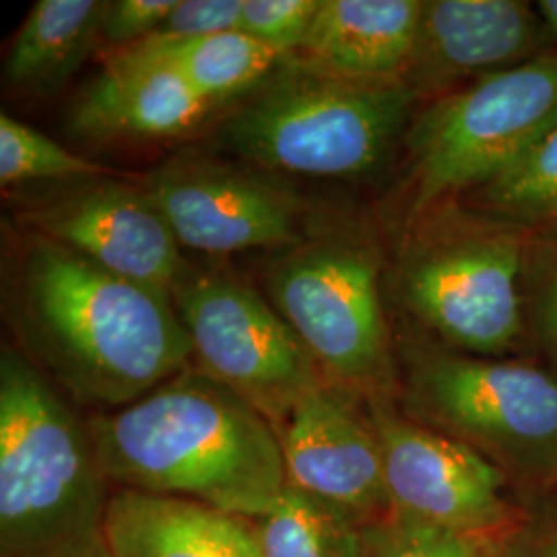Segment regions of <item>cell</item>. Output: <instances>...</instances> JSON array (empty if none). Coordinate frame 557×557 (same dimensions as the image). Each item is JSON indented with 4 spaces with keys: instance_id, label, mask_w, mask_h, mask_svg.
<instances>
[{
    "instance_id": "obj_1",
    "label": "cell",
    "mask_w": 557,
    "mask_h": 557,
    "mask_svg": "<svg viewBox=\"0 0 557 557\" xmlns=\"http://www.w3.org/2000/svg\"><path fill=\"white\" fill-rule=\"evenodd\" d=\"M4 294L23 354L98 413L149 395L195 359L172 296L36 232L17 246Z\"/></svg>"
},
{
    "instance_id": "obj_2",
    "label": "cell",
    "mask_w": 557,
    "mask_h": 557,
    "mask_svg": "<svg viewBox=\"0 0 557 557\" xmlns=\"http://www.w3.org/2000/svg\"><path fill=\"white\" fill-rule=\"evenodd\" d=\"M87 425L114 490L190 499L255 520L287 487L275 425L199 368L122 409L96 413Z\"/></svg>"
},
{
    "instance_id": "obj_3",
    "label": "cell",
    "mask_w": 557,
    "mask_h": 557,
    "mask_svg": "<svg viewBox=\"0 0 557 557\" xmlns=\"http://www.w3.org/2000/svg\"><path fill=\"white\" fill-rule=\"evenodd\" d=\"M87 421L17 347L0 354V557H73L114 490Z\"/></svg>"
},
{
    "instance_id": "obj_4",
    "label": "cell",
    "mask_w": 557,
    "mask_h": 557,
    "mask_svg": "<svg viewBox=\"0 0 557 557\" xmlns=\"http://www.w3.org/2000/svg\"><path fill=\"white\" fill-rule=\"evenodd\" d=\"M418 103L400 77H347L289 57L221 120L213 145L271 174L356 180L391 158Z\"/></svg>"
},
{
    "instance_id": "obj_5",
    "label": "cell",
    "mask_w": 557,
    "mask_h": 557,
    "mask_svg": "<svg viewBox=\"0 0 557 557\" xmlns=\"http://www.w3.org/2000/svg\"><path fill=\"white\" fill-rule=\"evenodd\" d=\"M531 230L465 202L416 221L398 260L405 308L455 351L506 358L531 338L524 269Z\"/></svg>"
},
{
    "instance_id": "obj_6",
    "label": "cell",
    "mask_w": 557,
    "mask_h": 557,
    "mask_svg": "<svg viewBox=\"0 0 557 557\" xmlns=\"http://www.w3.org/2000/svg\"><path fill=\"white\" fill-rule=\"evenodd\" d=\"M405 366L407 418L462 442L508 478L557 481V379L522 359L416 345Z\"/></svg>"
},
{
    "instance_id": "obj_7",
    "label": "cell",
    "mask_w": 557,
    "mask_h": 557,
    "mask_svg": "<svg viewBox=\"0 0 557 557\" xmlns=\"http://www.w3.org/2000/svg\"><path fill=\"white\" fill-rule=\"evenodd\" d=\"M557 124V50L430 100L405 133L409 221L467 199Z\"/></svg>"
},
{
    "instance_id": "obj_8",
    "label": "cell",
    "mask_w": 557,
    "mask_h": 557,
    "mask_svg": "<svg viewBox=\"0 0 557 557\" xmlns=\"http://www.w3.org/2000/svg\"><path fill=\"white\" fill-rule=\"evenodd\" d=\"M267 287L331 386L366 403L388 398L397 372L372 239L356 232L306 239L273 262Z\"/></svg>"
},
{
    "instance_id": "obj_9",
    "label": "cell",
    "mask_w": 557,
    "mask_h": 557,
    "mask_svg": "<svg viewBox=\"0 0 557 557\" xmlns=\"http://www.w3.org/2000/svg\"><path fill=\"white\" fill-rule=\"evenodd\" d=\"M197 368L278 425L299 398L326 382L277 308L221 273L184 275L172 292Z\"/></svg>"
},
{
    "instance_id": "obj_10",
    "label": "cell",
    "mask_w": 557,
    "mask_h": 557,
    "mask_svg": "<svg viewBox=\"0 0 557 557\" xmlns=\"http://www.w3.org/2000/svg\"><path fill=\"white\" fill-rule=\"evenodd\" d=\"M180 246L232 255L296 248L306 242L308 207L285 180L246 161L182 149L143 184Z\"/></svg>"
},
{
    "instance_id": "obj_11",
    "label": "cell",
    "mask_w": 557,
    "mask_h": 557,
    "mask_svg": "<svg viewBox=\"0 0 557 557\" xmlns=\"http://www.w3.org/2000/svg\"><path fill=\"white\" fill-rule=\"evenodd\" d=\"M29 232L100 264L119 277L172 296L184 275L180 242L145 186L71 180L23 202Z\"/></svg>"
},
{
    "instance_id": "obj_12",
    "label": "cell",
    "mask_w": 557,
    "mask_h": 557,
    "mask_svg": "<svg viewBox=\"0 0 557 557\" xmlns=\"http://www.w3.org/2000/svg\"><path fill=\"white\" fill-rule=\"evenodd\" d=\"M366 405L379 436L393 515L487 541L506 524V475L494 462L398 413L388 398Z\"/></svg>"
},
{
    "instance_id": "obj_13",
    "label": "cell",
    "mask_w": 557,
    "mask_h": 557,
    "mask_svg": "<svg viewBox=\"0 0 557 557\" xmlns=\"http://www.w3.org/2000/svg\"><path fill=\"white\" fill-rule=\"evenodd\" d=\"M358 398L322 382L277 430L287 485L374 527L393 515L379 436Z\"/></svg>"
},
{
    "instance_id": "obj_14",
    "label": "cell",
    "mask_w": 557,
    "mask_h": 557,
    "mask_svg": "<svg viewBox=\"0 0 557 557\" xmlns=\"http://www.w3.org/2000/svg\"><path fill=\"white\" fill-rule=\"evenodd\" d=\"M556 46L527 0H423L405 81L419 100H436L524 66Z\"/></svg>"
},
{
    "instance_id": "obj_15",
    "label": "cell",
    "mask_w": 557,
    "mask_h": 557,
    "mask_svg": "<svg viewBox=\"0 0 557 557\" xmlns=\"http://www.w3.org/2000/svg\"><path fill=\"white\" fill-rule=\"evenodd\" d=\"M211 106L168 62L143 46L119 50L89 81L69 114L87 140L168 139L188 133Z\"/></svg>"
},
{
    "instance_id": "obj_16",
    "label": "cell",
    "mask_w": 557,
    "mask_h": 557,
    "mask_svg": "<svg viewBox=\"0 0 557 557\" xmlns=\"http://www.w3.org/2000/svg\"><path fill=\"white\" fill-rule=\"evenodd\" d=\"M101 537L112 557H262L252 518L128 490L112 492Z\"/></svg>"
},
{
    "instance_id": "obj_17",
    "label": "cell",
    "mask_w": 557,
    "mask_h": 557,
    "mask_svg": "<svg viewBox=\"0 0 557 557\" xmlns=\"http://www.w3.org/2000/svg\"><path fill=\"white\" fill-rule=\"evenodd\" d=\"M423 0H322L296 59L359 79L400 77Z\"/></svg>"
},
{
    "instance_id": "obj_18",
    "label": "cell",
    "mask_w": 557,
    "mask_h": 557,
    "mask_svg": "<svg viewBox=\"0 0 557 557\" xmlns=\"http://www.w3.org/2000/svg\"><path fill=\"white\" fill-rule=\"evenodd\" d=\"M106 0H38L11 41L4 79L21 94L52 96L101 44Z\"/></svg>"
},
{
    "instance_id": "obj_19",
    "label": "cell",
    "mask_w": 557,
    "mask_h": 557,
    "mask_svg": "<svg viewBox=\"0 0 557 557\" xmlns=\"http://www.w3.org/2000/svg\"><path fill=\"white\" fill-rule=\"evenodd\" d=\"M139 46L168 62L211 108L242 100L287 59L242 29L190 40L151 36Z\"/></svg>"
},
{
    "instance_id": "obj_20",
    "label": "cell",
    "mask_w": 557,
    "mask_h": 557,
    "mask_svg": "<svg viewBox=\"0 0 557 557\" xmlns=\"http://www.w3.org/2000/svg\"><path fill=\"white\" fill-rule=\"evenodd\" d=\"M252 522L262 557H370L368 527L289 485Z\"/></svg>"
},
{
    "instance_id": "obj_21",
    "label": "cell",
    "mask_w": 557,
    "mask_h": 557,
    "mask_svg": "<svg viewBox=\"0 0 557 557\" xmlns=\"http://www.w3.org/2000/svg\"><path fill=\"white\" fill-rule=\"evenodd\" d=\"M462 202L529 230L556 225L557 124L520 160Z\"/></svg>"
},
{
    "instance_id": "obj_22",
    "label": "cell",
    "mask_w": 557,
    "mask_h": 557,
    "mask_svg": "<svg viewBox=\"0 0 557 557\" xmlns=\"http://www.w3.org/2000/svg\"><path fill=\"white\" fill-rule=\"evenodd\" d=\"M108 170L75 156L57 140L20 120L0 116V182L4 188L29 182H71L98 178Z\"/></svg>"
},
{
    "instance_id": "obj_23",
    "label": "cell",
    "mask_w": 557,
    "mask_h": 557,
    "mask_svg": "<svg viewBox=\"0 0 557 557\" xmlns=\"http://www.w3.org/2000/svg\"><path fill=\"white\" fill-rule=\"evenodd\" d=\"M529 335L557 379V223L531 230L524 269Z\"/></svg>"
},
{
    "instance_id": "obj_24",
    "label": "cell",
    "mask_w": 557,
    "mask_h": 557,
    "mask_svg": "<svg viewBox=\"0 0 557 557\" xmlns=\"http://www.w3.org/2000/svg\"><path fill=\"white\" fill-rule=\"evenodd\" d=\"M368 545L370 557H483L492 543L487 539L391 515L379 524L368 527Z\"/></svg>"
},
{
    "instance_id": "obj_25",
    "label": "cell",
    "mask_w": 557,
    "mask_h": 557,
    "mask_svg": "<svg viewBox=\"0 0 557 557\" xmlns=\"http://www.w3.org/2000/svg\"><path fill=\"white\" fill-rule=\"evenodd\" d=\"M322 0H244L239 29L294 57L306 38Z\"/></svg>"
},
{
    "instance_id": "obj_26",
    "label": "cell",
    "mask_w": 557,
    "mask_h": 557,
    "mask_svg": "<svg viewBox=\"0 0 557 557\" xmlns=\"http://www.w3.org/2000/svg\"><path fill=\"white\" fill-rule=\"evenodd\" d=\"M244 0H178L160 29L165 40H190L239 29Z\"/></svg>"
},
{
    "instance_id": "obj_27",
    "label": "cell",
    "mask_w": 557,
    "mask_h": 557,
    "mask_svg": "<svg viewBox=\"0 0 557 557\" xmlns=\"http://www.w3.org/2000/svg\"><path fill=\"white\" fill-rule=\"evenodd\" d=\"M178 0H114L106 4L101 20V44L131 48L151 38Z\"/></svg>"
},
{
    "instance_id": "obj_28",
    "label": "cell",
    "mask_w": 557,
    "mask_h": 557,
    "mask_svg": "<svg viewBox=\"0 0 557 557\" xmlns=\"http://www.w3.org/2000/svg\"><path fill=\"white\" fill-rule=\"evenodd\" d=\"M535 4H537L539 15L545 23L557 50V0H539Z\"/></svg>"
},
{
    "instance_id": "obj_29",
    "label": "cell",
    "mask_w": 557,
    "mask_h": 557,
    "mask_svg": "<svg viewBox=\"0 0 557 557\" xmlns=\"http://www.w3.org/2000/svg\"><path fill=\"white\" fill-rule=\"evenodd\" d=\"M73 557H112L108 554V549H106V543H103V537L100 541H96V543H91L89 547H85V549H81L79 554H75Z\"/></svg>"
},
{
    "instance_id": "obj_30",
    "label": "cell",
    "mask_w": 557,
    "mask_h": 557,
    "mask_svg": "<svg viewBox=\"0 0 557 557\" xmlns=\"http://www.w3.org/2000/svg\"><path fill=\"white\" fill-rule=\"evenodd\" d=\"M483 557H504V554L499 552L496 545H490V547H487V552L483 554Z\"/></svg>"
},
{
    "instance_id": "obj_31",
    "label": "cell",
    "mask_w": 557,
    "mask_h": 557,
    "mask_svg": "<svg viewBox=\"0 0 557 557\" xmlns=\"http://www.w3.org/2000/svg\"><path fill=\"white\" fill-rule=\"evenodd\" d=\"M552 557H557V549L554 552V554H552Z\"/></svg>"
}]
</instances>
